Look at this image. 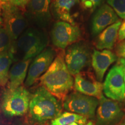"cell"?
Wrapping results in <instances>:
<instances>
[{
  "label": "cell",
  "instance_id": "5",
  "mask_svg": "<svg viewBox=\"0 0 125 125\" xmlns=\"http://www.w3.org/2000/svg\"><path fill=\"white\" fill-rule=\"evenodd\" d=\"M1 9L2 26L13 41H15L29 28V20L23 9L8 1L1 4Z\"/></svg>",
  "mask_w": 125,
  "mask_h": 125
},
{
  "label": "cell",
  "instance_id": "12",
  "mask_svg": "<svg viewBox=\"0 0 125 125\" xmlns=\"http://www.w3.org/2000/svg\"><path fill=\"white\" fill-rule=\"evenodd\" d=\"M51 1L30 0L25 13L29 22L41 29L47 27L51 19Z\"/></svg>",
  "mask_w": 125,
  "mask_h": 125
},
{
  "label": "cell",
  "instance_id": "25",
  "mask_svg": "<svg viewBox=\"0 0 125 125\" xmlns=\"http://www.w3.org/2000/svg\"><path fill=\"white\" fill-rule=\"evenodd\" d=\"M116 53L122 59H125V42L121 43L117 47Z\"/></svg>",
  "mask_w": 125,
  "mask_h": 125
},
{
  "label": "cell",
  "instance_id": "9",
  "mask_svg": "<svg viewBox=\"0 0 125 125\" xmlns=\"http://www.w3.org/2000/svg\"><path fill=\"white\" fill-rule=\"evenodd\" d=\"M103 92L109 99L123 101L125 98V83L122 68L119 64L109 70L103 83Z\"/></svg>",
  "mask_w": 125,
  "mask_h": 125
},
{
  "label": "cell",
  "instance_id": "23",
  "mask_svg": "<svg viewBox=\"0 0 125 125\" xmlns=\"http://www.w3.org/2000/svg\"><path fill=\"white\" fill-rule=\"evenodd\" d=\"M101 0H81L82 7L86 10L93 11L101 4Z\"/></svg>",
  "mask_w": 125,
  "mask_h": 125
},
{
  "label": "cell",
  "instance_id": "15",
  "mask_svg": "<svg viewBox=\"0 0 125 125\" xmlns=\"http://www.w3.org/2000/svg\"><path fill=\"white\" fill-rule=\"evenodd\" d=\"M116 60V56L109 50H94L92 56V65L98 81H103L108 68Z\"/></svg>",
  "mask_w": 125,
  "mask_h": 125
},
{
  "label": "cell",
  "instance_id": "10",
  "mask_svg": "<svg viewBox=\"0 0 125 125\" xmlns=\"http://www.w3.org/2000/svg\"><path fill=\"white\" fill-rule=\"evenodd\" d=\"M56 52L51 48H45L32 59L29 65L25 86L30 87L46 72L55 59Z\"/></svg>",
  "mask_w": 125,
  "mask_h": 125
},
{
  "label": "cell",
  "instance_id": "22",
  "mask_svg": "<svg viewBox=\"0 0 125 125\" xmlns=\"http://www.w3.org/2000/svg\"><path fill=\"white\" fill-rule=\"evenodd\" d=\"M118 16L125 20V0H107Z\"/></svg>",
  "mask_w": 125,
  "mask_h": 125
},
{
  "label": "cell",
  "instance_id": "14",
  "mask_svg": "<svg viewBox=\"0 0 125 125\" xmlns=\"http://www.w3.org/2000/svg\"><path fill=\"white\" fill-rule=\"evenodd\" d=\"M118 15L108 4H103L93 16L92 32L94 36L100 34L106 28L119 21Z\"/></svg>",
  "mask_w": 125,
  "mask_h": 125
},
{
  "label": "cell",
  "instance_id": "7",
  "mask_svg": "<svg viewBox=\"0 0 125 125\" xmlns=\"http://www.w3.org/2000/svg\"><path fill=\"white\" fill-rule=\"evenodd\" d=\"M64 57L70 73L75 76L89 64L90 49L85 43H74L67 47Z\"/></svg>",
  "mask_w": 125,
  "mask_h": 125
},
{
  "label": "cell",
  "instance_id": "26",
  "mask_svg": "<svg viewBox=\"0 0 125 125\" xmlns=\"http://www.w3.org/2000/svg\"><path fill=\"white\" fill-rule=\"evenodd\" d=\"M118 39L119 41L125 40V21L121 24L120 29L119 30Z\"/></svg>",
  "mask_w": 125,
  "mask_h": 125
},
{
  "label": "cell",
  "instance_id": "3",
  "mask_svg": "<svg viewBox=\"0 0 125 125\" xmlns=\"http://www.w3.org/2000/svg\"><path fill=\"white\" fill-rule=\"evenodd\" d=\"M48 43L44 31L35 27H29L14 42L11 50L13 62L32 60L46 48Z\"/></svg>",
  "mask_w": 125,
  "mask_h": 125
},
{
  "label": "cell",
  "instance_id": "28",
  "mask_svg": "<svg viewBox=\"0 0 125 125\" xmlns=\"http://www.w3.org/2000/svg\"><path fill=\"white\" fill-rule=\"evenodd\" d=\"M2 26V9L1 5H0V28Z\"/></svg>",
  "mask_w": 125,
  "mask_h": 125
},
{
  "label": "cell",
  "instance_id": "29",
  "mask_svg": "<svg viewBox=\"0 0 125 125\" xmlns=\"http://www.w3.org/2000/svg\"><path fill=\"white\" fill-rule=\"evenodd\" d=\"M8 0H0V5L4 4V3L7 2Z\"/></svg>",
  "mask_w": 125,
  "mask_h": 125
},
{
  "label": "cell",
  "instance_id": "21",
  "mask_svg": "<svg viewBox=\"0 0 125 125\" xmlns=\"http://www.w3.org/2000/svg\"><path fill=\"white\" fill-rule=\"evenodd\" d=\"M14 42L6 29L0 28V54L11 51Z\"/></svg>",
  "mask_w": 125,
  "mask_h": 125
},
{
  "label": "cell",
  "instance_id": "1",
  "mask_svg": "<svg viewBox=\"0 0 125 125\" xmlns=\"http://www.w3.org/2000/svg\"><path fill=\"white\" fill-rule=\"evenodd\" d=\"M41 84L52 94L64 101L74 86V79L65 64L62 53L58 54L40 78Z\"/></svg>",
  "mask_w": 125,
  "mask_h": 125
},
{
  "label": "cell",
  "instance_id": "8",
  "mask_svg": "<svg viewBox=\"0 0 125 125\" xmlns=\"http://www.w3.org/2000/svg\"><path fill=\"white\" fill-rule=\"evenodd\" d=\"M81 37V31L75 24L59 21L54 23L51 31L53 44L61 49H66L73 43L77 42Z\"/></svg>",
  "mask_w": 125,
  "mask_h": 125
},
{
  "label": "cell",
  "instance_id": "31",
  "mask_svg": "<svg viewBox=\"0 0 125 125\" xmlns=\"http://www.w3.org/2000/svg\"><path fill=\"white\" fill-rule=\"evenodd\" d=\"M119 125H125V121L124 122H123L122 123H121V124Z\"/></svg>",
  "mask_w": 125,
  "mask_h": 125
},
{
  "label": "cell",
  "instance_id": "24",
  "mask_svg": "<svg viewBox=\"0 0 125 125\" xmlns=\"http://www.w3.org/2000/svg\"><path fill=\"white\" fill-rule=\"evenodd\" d=\"M30 1V0H8V2L24 10L29 4Z\"/></svg>",
  "mask_w": 125,
  "mask_h": 125
},
{
  "label": "cell",
  "instance_id": "18",
  "mask_svg": "<svg viewBox=\"0 0 125 125\" xmlns=\"http://www.w3.org/2000/svg\"><path fill=\"white\" fill-rule=\"evenodd\" d=\"M122 24L121 20L104 29L98 35L96 46L99 50L111 49L118 37L119 30Z\"/></svg>",
  "mask_w": 125,
  "mask_h": 125
},
{
  "label": "cell",
  "instance_id": "2",
  "mask_svg": "<svg viewBox=\"0 0 125 125\" xmlns=\"http://www.w3.org/2000/svg\"><path fill=\"white\" fill-rule=\"evenodd\" d=\"M29 111L31 121L41 125L60 115L62 105L58 98L40 86L31 94Z\"/></svg>",
  "mask_w": 125,
  "mask_h": 125
},
{
  "label": "cell",
  "instance_id": "27",
  "mask_svg": "<svg viewBox=\"0 0 125 125\" xmlns=\"http://www.w3.org/2000/svg\"><path fill=\"white\" fill-rule=\"evenodd\" d=\"M118 64L121 65L122 68L123 73V76H124L125 83V59L120 58L118 60Z\"/></svg>",
  "mask_w": 125,
  "mask_h": 125
},
{
  "label": "cell",
  "instance_id": "16",
  "mask_svg": "<svg viewBox=\"0 0 125 125\" xmlns=\"http://www.w3.org/2000/svg\"><path fill=\"white\" fill-rule=\"evenodd\" d=\"M80 0H53L51 10L54 17L61 21L75 24V9L79 5Z\"/></svg>",
  "mask_w": 125,
  "mask_h": 125
},
{
  "label": "cell",
  "instance_id": "17",
  "mask_svg": "<svg viewBox=\"0 0 125 125\" xmlns=\"http://www.w3.org/2000/svg\"><path fill=\"white\" fill-rule=\"evenodd\" d=\"M31 61L32 60H21L13 62L9 72L7 89L14 90L22 86V84L26 81Z\"/></svg>",
  "mask_w": 125,
  "mask_h": 125
},
{
  "label": "cell",
  "instance_id": "20",
  "mask_svg": "<svg viewBox=\"0 0 125 125\" xmlns=\"http://www.w3.org/2000/svg\"><path fill=\"white\" fill-rule=\"evenodd\" d=\"M87 118L78 114L65 112L52 121L50 125H71L77 123L85 125Z\"/></svg>",
  "mask_w": 125,
  "mask_h": 125
},
{
  "label": "cell",
  "instance_id": "11",
  "mask_svg": "<svg viewBox=\"0 0 125 125\" xmlns=\"http://www.w3.org/2000/svg\"><path fill=\"white\" fill-rule=\"evenodd\" d=\"M97 110V125H115L124 115L119 104L113 100L101 96Z\"/></svg>",
  "mask_w": 125,
  "mask_h": 125
},
{
  "label": "cell",
  "instance_id": "6",
  "mask_svg": "<svg viewBox=\"0 0 125 125\" xmlns=\"http://www.w3.org/2000/svg\"><path fill=\"white\" fill-rule=\"evenodd\" d=\"M99 100L93 97L86 96L78 92L68 94L64 100L63 107L67 111L85 116L94 117Z\"/></svg>",
  "mask_w": 125,
  "mask_h": 125
},
{
  "label": "cell",
  "instance_id": "30",
  "mask_svg": "<svg viewBox=\"0 0 125 125\" xmlns=\"http://www.w3.org/2000/svg\"><path fill=\"white\" fill-rule=\"evenodd\" d=\"M85 125H95L94 124L93 122H89L87 123V124H86Z\"/></svg>",
  "mask_w": 125,
  "mask_h": 125
},
{
  "label": "cell",
  "instance_id": "19",
  "mask_svg": "<svg viewBox=\"0 0 125 125\" xmlns=\"http://www.w3.org/2000/svg\"><path fill=\"white\" fill-rule=\"evenodd\" d=\"M13 62L11 51L0 54V86H4L8 83L9 72Z\"/></svg>",
  "mask_w": 125,
  "mask_h": 125
},
{
  "label": "cell",
  "instance_id": "4",
  "mask_svg": "<svg viewBox=\"0 0 125 125\" xmlns=\"http://www.w3.org/2000/svg\"><path fill=\"white\" fill-rule=\"evenodd\" d=\"M31 97V94L23 86L12 90L6 89L2 97L1 111L7 117L23 116L29 111Z\"/></svg>",
  "mask_w": 125,
  "mask_h": 125
},
{
  "label": "cell",
  "instance_id": "13",
  "mask_svg": "<svg viewBox=\"0 0 125 125\" xmlns=\"http://www.w3.org/2000/svg\"><path fill=\"white\" fill-rule=\"evenodd\" d=\"M75 89L79 93L99 100L103 96V84L90 72H81L75 76Z\"/></svg>",
  "mask_w": 125,
  "mask_h": 125
}]
</instances>
